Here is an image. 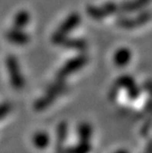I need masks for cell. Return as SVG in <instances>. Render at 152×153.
<instances>
[{
    "label": "cell",
    "mask_w": 152,
    "mask_h": 153,
    "mask_svg": "<svg viewBox=\"0 0 152 153\" xmlns=\"http://www.w3.org/2000/svg\"><path fill=\"white\" fill-rule=\"evenodd\" d=\"M115 153H128V151L125 150V149H119V150L116 151Z\"/></svg>",
    "instance_id": "cell-22"
},
{
    "label": "cell",
    "mask_w": 152,
    "mask_h": 153,
    "mask_svg": "<svg viewBox=\"0 0 152 153\" xmlns=\"http://www.w3.org/2000/svg\"><path fill=\"white\" fill-rule=\"evenodd\" d=\"M6 38L10 43L20 45L28 44L29 41H30V38H29L27 33H25L23 30H18V29L14 28H12L11 30L7 32Z\"/></svg>",
    "instance_id": "cell-6"
},
{
    "label": "cell",
    "mask_w": 152,
    "mask_h": 153,
    "mask_svg": "<svg viewBox=\"0 0 152 153\" xmlns=\"http://www.w3.org/2000/svg\"><path fill=\"white\" fill-rule=\"evenodd\" d=\"M152 17V13L150 11H143L135 18H121L118 21V25L119 27L131 29L138 27L147 23Z\"/></svg>",
    "instance_id": "cell-5"
},
{
    "label": "cell",
    "mask_w": 152,
    "mask_h": 153,
    "mask_svg": "<svg viewBox=\"0 0 152 153\" xmlns=\"http://www.w3.org/2000/svg\"><path fill=\"white\" fill-rule=\"evenodd\" d=\"M30 21V14L26 10L19 11L14 17L13 21V28L18 29V30H23V29L28 25Z\"/></svg>",
    "instance_id": "cell-9"
},
{
    "label": "cell",
    "mask_w": 152,
    "mask_h": 153,
    "mask_svg": "<svg viewBox=\"0 0 152 153\" xmlns=\"http://www.w3.org/2000/svg\"><path fill=\"white\" fill-rule=\"evenodd\" d=\"M11 110V106L9 103H3L0 104V118H2L3 116H5L6 114H8Z\"/></svg>",
    "instance_id": "cell-17"
},
{
    "label": "cell",
    "mask_w": 152,
    "mask_h": 153,
    "mask_svg": "<svg viewBox=\"0 0 152 153\" xmlns=\"http://www.w3.org/2000/svg\"><path fill=\"white\" fill-rule=\"evenodd\" d=\"M147 153H152V141L149 142V145L147 147Z\"/></svg>",
    "instance_id": "cell-21"
},
{
    "label": "cell",
    "mask_w": 152,
    "mask_h": 153,
    "mask_svg": "<svg viewBox=\"0 0 152 153\" xmlns=\"http://www.w3.org/2000/svg\"><path fill=\"white\" fill-rule=\"evenodd\" d=\"M6 67H7L12 87L16 90H20L24 88L25 78L21 72V67L17 58L13 55H9L6 58Z\"/></svg>",
    "instance_id": "cell-2"
},
{
    "label": "cell",
    "mask_w": 152,
    "mask_h": 153,
    "mask_svg": "<svg viewBox=\"0 0 152 153\" xmlns=\"http://www.w3.org/2000/svg\"><path fill=\"white\" fill-rule=\"evenodd\" d=\"M66 131H67V126L65 123H61L59 126V132H57V136H59V140L64 141V139L66 137Z\"/></svg>",
    "instance_id": "cell-15"
},
{
    "label": "cell",
    "mask_w": 152,
    "mask_h": 153,
    "mask_svg": "<svg viewBox=\"0 0 152 153\" xmlns=\"http://www.w3.org/2000/svg\"><path fill=\"white\" fill-rule=\"evenodd\" d=\"M60 45H62L63 47H65V48H74V50H78V51H83L87 48L86 42L84 40H80V39L65 38Z\"/></svg>",
    "instance_id": "cell-10"
},
{
    "label": "cell",
    "mask_w": 152,
    "mask_h": 153,
    "mask_svg": "<svg viewBox=\"0 0 152 153\" xmlns=\"http://www.w3.org/2000/svg\"><path fill=\"white\" fill-rule=\"evenodd\" d=\"M36 140L41 145H46L48 143V136L47 134H44V133H40L36 136Z\"/></svg>",
    "instance_id": "cell-16"
},
{
    "label": "cell",
    "mask_w": 152,
    "mask_h": 153,
    "mask_svg": "<svg viewBox=\"0 0 152 153\" xmlns=\"http://www.w3.org/2000/svg\"><path fill=\"white\" fill-rule=\"evenodd\" d=\"M119 88L118 86H114L112 88L111 90H110V93H109V98L111 100H115L116 98H117L118 96V92H119Z\"/></svg>",
    "instance_id": "cell-19"
},
{
    "label": "cell",
    "mask_w": 152,
    "mask_h": 153,
    "mask_svg": "<svg viewBox=\"0 0 152 153\" xmlns=\"http://www.w3.org/2000/svg\"><path fill=\"white\" fill-rule=\"evenodd\" d=\"M144 89L146 92L150 94V96H152V80H147L144 83Z\"/></svg>",
    "instance_id": "cell-20"
},
{
    "label": "cell",
    "mask_w": 152,
    "mask_h": 153,
    "mask_svg": "<svg viewBox=\"0 0 152 153\" xmlns=\"http://www.w3.org/2000/svg\"><path fill=\"white\" fill-rule=\"evenodd\" d=\"M80 16L76 13H72L71 15H69L65 20L63 21V23L61 24L57 31L53 35L51 41L53 44L56 45H60L62 43V41L66 38V36L68 33H70L74 28H76L80 23Z\"/></svg>",
    "instance_id": "cell-3"
},
{
    "label": "cell",
    "mask_w": 152,
    "mask_h": 153,
    "mask_svg": "<svg viewBox=\"0 0 152 153\" xmlns=\"http://www.w3.org/2000/svg\"><path fill=\"white\" fill-rule=\"evenodd\" d=\"M150 1L151 0H132V1L125 2L124 4L119 6L118 9L125 13L134 12V11L139 10L141 8H143L144 6H146Z\"/></svg>",
    "instance_id": "cell-8"
},
{
    "label": "cell",
    "mask_w": 152,
    "mask_h": 153,
    "mask_svg": "<svg viewBox=\"0 0 152 153\" xmlns=\"http://www.w3.org/2000/svg\"><path fill=\"white\" fill-rule=\"evenodd\" d=\"M66 89H67V87H66V84L64 83V80L57 79L56 82L50 84V85L47 87L44 95L42 96L39 100H37V102L35 104L36 110L41 111V110L46 109L47 107L50 106L59 95L65 92Z\"/></svg>",
    "instance_id": "cell-1"
},
{
    "label": "cell",
    "mask_w": 152,
    "mask_h": 153,
    "mask_svg": "<svg viewBox=\"0 0 152 153\" xmlns=\"http://www.w3.org/2000/svg\"><path fill=\"white\" fill-rule=\"evenodd\" d=\"M87 61H88V57L84 54L71 58L70 60L65 62V64L57 71L56 79L64 80L68 75L74 73L77 70H79L80 68H82L87 63Z\"/></svg>",
    "instance_id": "cell-4"
},
{
    "label": "cell",
    "mask_w": 152,
    "mask_h": 153,
    "mask_svg": "<svg viewBox=\"0 0 152 153\" xmlns=\"http://www.w3.org/2000/svg\"><path fill=\"white\" fill-rule=\"evenodd\" d=\"M131 58L130 51L127 48H122L116 51L114 54V62L118 66H125L128 65L129 60Z\"/></svg>",
    "instance_id": "cell-7"
},
{
    "label": "cell",
    "mask_w": 152,
    "mask_h": 153,
    "mask_svg": "<svg viewBox=\"0 0 152 153\" xmlns=\"http://www.w3.org/2000/svg\"><path fill=\"white\" fill-rule=\"evenodd\" d=\"M92 126H90L88 123H80L78 128H77V132H78L80 140L83 141H89L92 136Z\"/></svg>",
    "instance_id": "cell-11"
},
{
    "label": "cell",
    "mask_w": 152,
    "mask_h": 153,
    "mask_svg": "<svg viewBox=\"0 0 152 153\" xmlns=\"http://www.w3.org/2000/svg\"><path fill=\"white\" fill-rule=\"evenodd\" d=\"M152 128V119L150 120H147L146 123H144V126H142V128H141V132L143 133V134H147L148 131H150Z\"/></svg>",
    "instance_id": "cell-18"
},
{
    "label": "cell",
    "mask_w": 152,
    "mask_h": 153,
    "mask_svg": "<svg viewBox=\"0 0 152 153\" xmlns=\"http://www.w3.org/2000/svg\"><path fill=\"white\" fill-rule=\"evenodd\" d=\"M91 151V144L89 141L80 140L78 144L69 149V153H89Z\"/></svg>",
    "instance_id": "cell-12"
},
{
    "label": "cell",
    "mask_w": 152,
    "mask_h": 153,
    "mask_svg": "<svg viewBox=\"0 0 152 153\" xmlns=\"http://www.w3.org/2000/svg\"><path fill=\"white\" fill-rule=\"evenodd\" d=\"M134 79L129 75H122L117 80L116 86H118L119 88H127L128 89L129 87H131L132 85H134Z\"/></svg>",
    "instance_id": "cell-13"
},
{
    "label": "cell",
    "mask_w": 152,
    "mask_h": 153,
    "mask_svg": "<svg viewBox=\"0 0 152 153\" xmlns=\"http://www.w3.org/2000/svg\"><path fill=\"white\" fill-rule=\"evenodd\" d=\"M140 92H141V89L136 84H134V85H132L131 87H129L128 89V96L129 99H136L137 97L139 96Z\"/></svg>",
    "instance_id": "cell-14"
}]
</instances>
